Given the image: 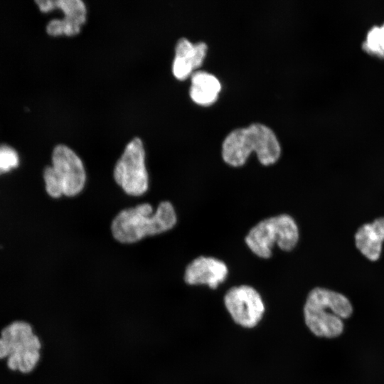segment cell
Instances as JSON below:
<instances>
[{
  "label": "cell",
  "instance_id": "cell-6",
  "mask_svg": "<svg viewBox=\"0 0 384 384\" xmlns=\"http://www.w3.org/2000/svg\"><path fill=\"white\" fill-rule=\"evenodd\" d=\"M115 182L125 193L140 196L149 188V174L142 139L135 137L124 148L113 171Z\"/></svg>",
  "mask_w": 384,
  "mask_h": 384
},
{
  "label": "cell",
  "instance_id": "cell-16",
  "mask_svg": "<svg viewBox=\"0 0 384 384\" xmlns=\"http://www.w3.org/2000/svg\"><path fill=\"white\" fill-rule=\"evenodd\" d=\"M43 179L46 191L50 197L58 198L63 196L60 183L51 166L44 169Z\"/></svg>",
  "mask_w": 384,
  "mask_h": 384
},
{
  "label": "cell",
  "instance_id": "cell-10",
  "mask_svg": "<svg viewBox=\"0 0 384 384\" xmlns=\"http://www.w3.org/2000/svg\"><path fill=\"white\" fill-rule=\"evenodd\" d=\"M53 7L61 9L65 16L63 18H54L48 22L46 27L48 34L56 36L78 33L86 20L85 3L81 0H53Z\"/></svg>",
  "mask_w": 384,
  "mask_h": 384
},
{
  "label": "cell",
  "instance_id": "cell-1",
  "mask_svg": "<svg viewBox=\"0 0 384 384\" xmlns=\"http://www.w3.org/2000/svg\"><path fill=\"white\" fill-rule=\"evenodd\" d=\"M177 222L175 209L169 201L161 202L156 211L149 203L122 210L112 220L113 238L124 244L137 242L172 229Z\"/></svg>",
  "mask_w": 384,
  "mask_h": 384
},
{
  "label": "cell",
  "instance_id": "cell-12",
  "mask_svg": "<svg viewBox=\"0 0 384 384\" xmlns=\"http://www.w3.org/2000/svg\"><path fill=\"white\" fill-rule=\"evenodd\" d=\"M384 241V217L361 225L356 233V246L361 254L371 261L379 259Z\"/></svg>",
  "mask_w": 384,
  "mask_h": 384
},
{
  "label": "cell",
  "instance_id": "cell-7",
  "mask_svg": "<svg viewBox=\"0 0 384 384\" xmlns=\"http://www.w3.org/2000/svg\"><path fill=\"white\" fill-rule=\"evenodd\" d=\"M224 304L237 324L252 329L262 320L265 306L259 292L252 287H233L224 295Z\"/></svg>",
  "mask_w": 384,
  "mask_h": 384
},
{
  "label": "cell",
  "instance_id": "cell-13",
  "mask_svg": "<svg viewBox=\"0 0 384 384\" xmlns=\"http://www.w3.org/2000/svg\"><path fill=\"white\" fill-rule=\"evenodd\" d=\"M221 89L218 79L211 73L199 70L191 75L190 96L201 105H210L215 102Z\"/></svg>",
  "mask_w": 384,
  "mask_h": 384
},
{
  "label": "cell",
  "instance_id": "cell-5",
  "mask_svg": "<svg viewBox=\"0 0 384 384\" xmlns=\"http://www.w3.org/2000/svg\"><path fill=\"white\" fill-rule=\"evenodd\" d=\"M299 236L293 218L281 214L259 222L248 232L245 241L255 255L267 259L272 256L274 245L284 251L292 250L297 245Z\"/></svg>",
  "mask_w": 384,
  "mask_h": 384
},
{
  "label": "cell",
  "instance_id": "cell-9",
  "mask_svg": "<svg viewBox=\"0 0 384 384\" xmlns=\"http://www.w3.org/2000/svg\"><path fill=\"white\" fill-rule=\"evenodd\" d=\"M228 274V267L223 261L200 256L186 267L184 281L190 285L205 284L215 289L225 280Z\"/></svg>",
  "mask_w": 384,
  "mask_h": 384
},
{
  "label": "cell",
  "instance_id": "cell-17",
  "mask_svg": "<svg viewBox=\"0 0 384 384\" xmlns=\"http://www.w3.org/2000/svg\"><path fill=\"white\" fill-rule=\"evenodd\" d=\"M35 2L39 10L43 13H47L53 10V0H36Z\"/></svg>",
  "mask_w": 384,
  "mask_h": 384
},
{
  "label": "cell",
  "instance_id": "cell-2",
  "mask_svg": "<svg viewBox=\"0 0 384 384\" xmlns=\"http://www.w3.org/2000/svg\"><path fill=\"white\" fill-rule=\"evenodd\" d=\"M255 152L265 166L274 164L281 154V146L274 132L267 126L254 123L232 131L222 144V157L230 166L245 164L251 152Z\"/></svg>",
  "mask_w": 384,
  "mask_h": 384
},
{
  "label": "cell",
  "instance_id": "cell-8",
  "mask_svg": "<svg viewBox=\"0 0 384 384\" xmlns=\"http://www.w3.org/2000/svg\"><path fill=\"white\" fill-rule=\"evenodd\" d=\"M51 166L60 183L63 195L79 194L86 183V171L79 156L65 144L55 146L52 152Z\"/></svg>",
  "mask_w": 384,
  "mask_h": 384
},
{
  "label": "cell",
  "instance_id": "cell-4",
  "mask_svg": "<svg viewBox=\"0 0 384 384\" xmlns=\"http://www.w3.org/2000/svg\"><path fill=\"white\" fill-rule=\"evenodd\" d=\"M42 344L32 326L22 320L6 326L0 334V359H6L7 367L27 374L41 360Z\"/></svg>",
  "mask_w": 384,
  "mask_h": 384
},
{
  "label": "cell",
  "instance_id": "cell-11",
  "mask_svg": "<svg viewBox=\"0 0 384 384\" xmlns=\"http://www.w3.org/2000/svg\"><path fill=\"white\" fill-rule=\"evenodd\" d=\"M207 45L202 41L193 43L186 38L178 40L172 71L178 80L187 78L194 69L200 67L206 57Z\"/></svg>",
  "mask_w": 384,
  "mask_h": 384
},
{
  "label": "cell",
  "instance_id": "cell-14",
  "mask_svg": "<svg viewBox=\"0 0 384 384\" xmlns=\"http://www.w3.org/2000/svg\"><path fill=\"white\" fill-rule=\"evenodd\" d=\"M363 48L368 53L384 58V25L374 26L368 31Z\"/></svg>",
  "mask_w": 384,
  "mask_h": 384
},
{
  "label": "cell",
  "instance_id": "cell-3",
  "mask_svg": "<svg viewBox=\"0 0 384 384\" xmlns=\"http://www.w3.org/2000/svg\"><path fill=\"white\" fill-rule=\"evenodd\" d=\"M352 313V304L346 296L323 287L311 289L304 306L305 324L318 337L340 336L343 331V319Z\"/></svg>",
  "mask_w": 384,
  "mask_h": 384
},
{
  "label": "cell",
  "instance_id": "cell-15",
  "mask_svg": "<svg viewBox=\"0 0 384 384\" xmlns=\"http://www.w3.org/2000/svg\"><path fill=\"white\" fill-rule=\"evenodd\" d=\"M19 162L18 153L14 147L6 144H0V174L16 168Z\"/></svg>",
  "mask_w": 384,
  "mask_h": 384
}]
</instances>
